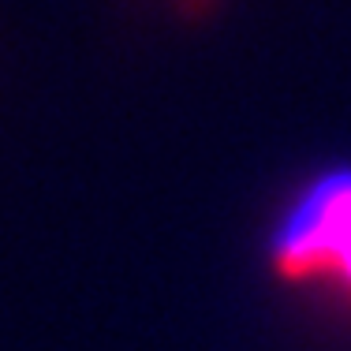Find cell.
Instances as JSON below:
<instances>
[{"mask_svg":"<svg viewBox=\"0 0 351 351\" xmlns=\"http://www.w3.org/2000/svg\"><path fill=\"white\" fill-rule=\"evenodd\" d=\"M277 277L329 280L351 295V172H329L291 206L269 247Z\"/></svg>","mask_w":351,"mask_h":351,"instance_id":"6da1fadb","label":"cell"},{"mask_svg":"<svg viewBox=\"0 0 351 351\" xmlns=\"http://www.w3.org/2000/svg\"><path fill=\"white\" fill-rule=\"evenodd\" d=\"M176 4H180L183 12H191V15H195V12H206V8L213 4V0H176Z\"/></svg>","mask_w":351,"mask_h":351,"instance_id":"7a4b0ae2","label":"cell"}]
</instances>
